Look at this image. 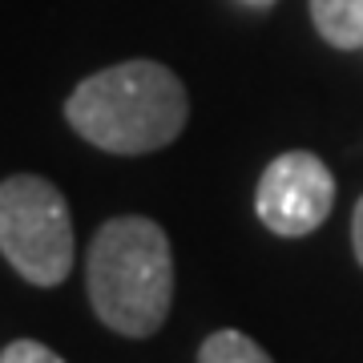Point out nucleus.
I'll list each match as a JSON object with an SVG mask.
<instances>
[{
  "instance_id": "obj_2",
  "label": "nucleus",
  "mask_w": 363,
  "mask_h": 363,
  "mask_svg": "<svg viewBox=\"0 0 363 363\" xmlns=\"http://www.w3.org/2000/svg\"><path fill=\"white\" fill-rule=\"evenodd\" d=\"M93 315L125 339H150L174 303V255L154 218L121 214L93 234L85 259Z\"/></svg>"
},
{
  "instance_id": "obj_1",
  "label": "nucleus",
  "mask_w": 363,
  "mask_h": 363,
  "mask_svg": "<svg viewBox=\"0 0 363 363\" xmlns=\"http://www.w3.org/2000/svg\"><path fill=\"white\" fill-rule=\"evenodd\" d=\"M190 97L178 73L157 61H121L85 77L65 101V121L105 154L138 157L186 130Z\"/></svg>"
},
{
  "instance_id": "obj_9",
  "label": "nucleus",
  "mask_w": 363,
  "mask_h": 363,
  "mask_svg": "<svg viewBox=\"0 0 363 363\" xmlns=\"http://www.w3.org/2000/svg\"><path fill=\"white\" fill-rule=\"evenodd\" d=\"M247 4H267V0H247Z\"/></svg>"
},
{
  "instance_id": "obj_8",
  "label": "nucleus",
  "mask_w": 363,
  "mask_h": 363,
  "mask_svg": "<svg viewBox=\"0 0 363 363\" xmlns=\"http://www.w3.org/2000/svg\"><path fill=\"white\" fill-rule=\"evenodd\" d=\"M351 247H355V259L363 267V198L355 202V214H351Z\"/></svg>"
},
{
  "instance_id": "obj_3",
  "label": "nucleus",
  "mask_w": 363,
  "mask_h": 363,
  "mask_svg": "<svg viewBox=\"0 0 363 363\" xmlns=\"http://www.w3.org/2000/svg\"><path fill=\"white\" fill-rule=\"evenodd\" d=\"M0 255L33 286H57L69 279L77 255L73 214L49 178L13 174L0 182Z\"/></svg>"
},
{
  "instance_id": "obj_7",
  "label": "nucleus",
  "mask_w": 363,
  "mask_h": 363,
  "mask_svg": "<svg viewBox=\"0 0 363 363\" xmlns=\"http://www.w3.org/2000/svg\"><path fill=\"white\" fill-rule=\"evenodd\" d=\"M0 363H65L52 347L37 343V339H16L9 347L0 351Z\"/></svg>"
},
{
  "instance_id": "obj_5",
  "label": "nucleus",
  "mask_w": 363,
  "mask_h": 363,
  "mask_svg": "<svg viewBox=\"0 0 363 363\" xmlns=\"http://www.w3.org/2000/svg\"><path fill=\"white\" fill-rule=\"evenodd\" d=\"M311 21L331 49H363V0H311Z\"/></svg>"
},
{
  "instance_id": "obj_6",
  "label": "nucleus",
  "mask_w": 363,
  "mask_h": 363,
  "mask_svg": "<svg viewBox=\"0 0 363 363\" xmlns=\"http://www.w3.org/2000/svg\"><path fill=\"white\" fill-rule=\"evenodd\" d=\"M198 363H274V359L250 335H242V331L226 327V331H214V335L202 343Z\"/></svg>"
},
{
  "instance_id": "obj_4",
  "label": "nucleus",
  "mask_w": 363,
  "mask_h": 363,
  "mask_svg": "<svg viewBox=\"0 0 363 363\" xmlns=\"http://www.w3.org/2000/svg\"><path fill=\"white\" fill-rule=\"evenodd\" d=\"M335 206V178L319 154L291 150L262 169L255 190V214L279 238H303L319 230Z\"/></svg>"
}]
</instances>
